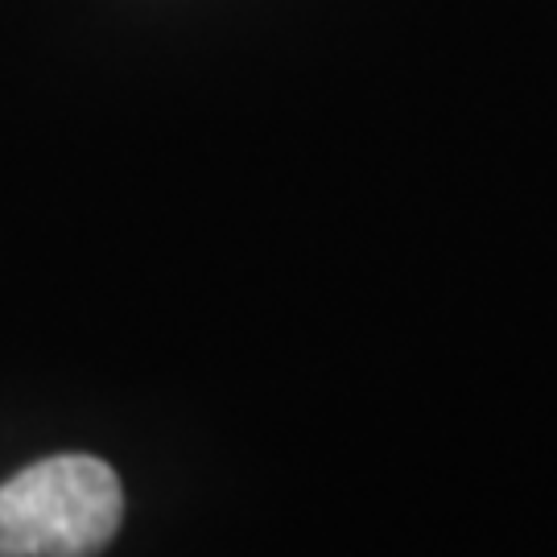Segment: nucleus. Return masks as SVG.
Masks as SVG:
<instances>
[{
    "label": "nucleus",
    "instance_id": "1",
    "mask_svg": "<svg viewBox=\"0 0 557 557\" xmlns=\"http://www.w3.org/2000/svg\"><path fill=\"white\" fill-rule=\"evenodd\" d=\"M124 520L116 471L91 455H54L0 483V557H96Z\"/></svg>",
    "mask_w": 557,
    "mask_h": 557
}]
</instances>
